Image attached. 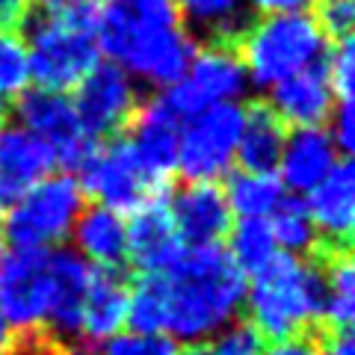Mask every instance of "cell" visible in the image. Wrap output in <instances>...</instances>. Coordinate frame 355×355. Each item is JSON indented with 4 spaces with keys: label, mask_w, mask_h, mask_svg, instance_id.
<instances>
[{
    "label": "cell",
    "mask_w": 355,
    "mask_h": 355,
    "mask_svg": "<svg viewBox=\"0 0 355 355\" xmlns=\"http://www.w3.org/2000/svg\"><path fill=\"white\" fill-rule=\"evenodd\" d=\"M326 74L338 101H352V77H355V57H352V39L338 42L326 53Z\"/></svg>",
    "instance_id": "obj_31"
},
{
    "label": "cell",
    "mask_w": 355,
    "mask_h": 355,
    "mask_svg": "<svg viewBox=\"0 0 355 355\" xmlns=\"http://www.w3.org/2000/svg\"><path fill=\"white\" fill-rule=\"evenodd\" d=\"M18 119L27 133L39 137L44 146L53 151L57 163L69 166V169H80L86 157L98 148L95 137H89L83 130L77 110L69 95L62 92H48V89H33L24 92L18 101Z\"/></svg>",
    "instance_id": "obj_10"
},
{
    "label": "cell",
    "mask_w": 355,
    "mask_h": 355,
    "mask_svg": "<svg viewBox=\"0 0 355 355\" xmlns=\"http://www.w3.org/2000/svg\"><path fill=\"white\" fill-rule=\"evenodd\" d=\"M178 355H207V347H202V343H193L190 349H184V352H178Z\"/></svg>",
    "instance_id": "obj_41"
},
{
    "label": "cell",
    "mask_w": 355,
    "mask_h": 355,
    "mask_svg": "<svg viewBox=\"0 0 355 355\" xmlns=\"http://www.w3.org/2000/svg\"><path fill=\"white\" fill-rule=\"evenodd\" d=\"M157 279L163 291V335L172 340L202 343L219 335L246 299V275L219 243L187 246Z\"/></svg>",
    "instance_id": "obj_2"
},
{
    "label": "cell",
    "mask_w": 355,
    "mask_h": 355,
    "mask_svg": "<svg viewBox=\"0 0 355 355\" xmlns=\"http://www.w3.org/2000/svg\"><path fill=\"white\" fill-rule=\"evenodd\" d=\"M3 128H6V104L0 101V130H3Z\"/></svg>",
    "instance_id": "obj_42"
},
{
    "label": "cell",
    "mask_w": 355,
    "mask_h": 355,
    "mask_svg": "<svg viewBox=\"0 0 355 355\" xmlns=\"http://www.w3.org/2000/svg\"><path fill=\"white\" fill-rule=\"evenodd\" d=\"M27 15V0H0V30H18Z\"/></svg>",
    "instance_id": "obj_36"
},
{
    "label": "cell",
    "mask_w": 355,
    "mask_h": 355,
    "mask_svg": "<svg viewBox=\"0 0 355 355\" xmlns=\"http://www.w3.org/2000/svg\"><path fill=\"white\" fill-rule=\"evenodd\" d=\"M287 125L272 113L270 104H249L243 113V130L237 142V163L243 172L272 175L279 169Z\"/></svg>",
    "instance_id": "obj_21"
},
{
    "label": "cell",
    "mask_w": 355,
    "mask_h": 355,
    "mask_svg": "<svg viewBox=\"0 0 355 355\" xmlns=\"http://www.w3.org/2000/svg\"><path fill=\"white\" fill-rule=\"evenodd\" d=\"M323 282L317 263L293 254H275L249 291V329L258 340L282 343L302 338L311 323H320Z\"/></svg>",
    "instance_id": "obj_3"
},
{
    "label": "cell",
    "mask_w": 355,
    "mask_h": 355,
    "mask_svg": "<svg viewBox=\"0 0 355 355\" xmlns=\"http://www.w3.org/2000/svg\"><path fill=\"white\" fill-rule=\"evenodd\" d=\"M175 0H101L95 39L113 65L157 86H175L196 57Z\"/></svg>",
    "instance_id": "obj_1"
},
{
    "label": "cell",
    "mask_w": 355,
    "mask_h": 355,
    "mask_svg": "<svg viewBox=\"0 0 355 355\" xmlns=\"http://www.w3.org/2000/svg\"><path fill=\"white\" fill-rule=\"evenodd\" d=\"M74 110L83 130L95 139L119 137L139 110V98L128 71L119 65H95L74 89Z\"/></svg>",
    "instance_id": "obj_12"
},
{
    "label": "cell",
    "mask_w": 355,
    "mask_h": 355,
    "mask_svg": "<svg viewBox=\"0 0 355 355\" xmlns=\"http://www.w3.org/2000/svg\"><path fill=\"white\" fill-rule=\"evenodd\" d=\"M57 166L53 151L24 128L0 130V207L15 205Z\"/></svg>",
    "instance_id": "obj_18"
},
{
    "label": "cell",
    "mask_w": 355,
    "mask_h": 355,
    "mask_svg": "<svg viewBox=\"0 0 355 355\" xmlns=\"http://www.w3.org/2000/svg\"><path fill=\"white\" fill-rule=\"evenodd\" d=\"M270 228H272V237H275V246H282L287 254H314L320 246V234L314 228V219L308 214V205L296 196H284L279 207L272 210V219H270Z\"/></svg>",
    "instance_id": "obj_26"
},
{
    "label": "cell",
    "mask_w": 355,
    "mask_h": 355,
    "mask_svg": "<svg viewBox=\"0 0 355 355\" xmlns=\"http://www.w3.org/2000/svg\"><path fill=\"white\" fill-rule=\"evenodd\" d=\"M128 146L137 154L139 166L146 169L157 187H169V178L178 169V142H181V119H178L169 104L154 98L146 107H139L130 119Z\"/></svg>",
    "instance_id": "obj_14"
},
{
    "label": "cell",
    "mask_w": 355,
    "mask_h": 355,
    "mask_svg": "<svg viewBox=\"0 0 355 355\" xmlns=\"http://www.w3.org/2000/svg\"><path fill=\"white\" fill-rule=\"evenodd\" d=\"M83 210V190L71 175H48L12 205L3 234L15 249H51L71 234Z\"/></svg>",
    "instance_id": "obj_6"
},
{
    "label": "cell",
    "mask_w": 355,
    "mask_h": 355,
    "mask_svg": "<svg viewBox=\"0 0 355 355\" xmlns=\"http://www.w3.org/2000/svg\"><path fill=\"white\" fill-rule=\"evenodd\" d=\"M80 175V190L92 193L104 207L116 214H133L137 207L157 196H166L163 187H157L139 166L137 154L128 146V139L116 137L113 142H98V148L89 154L86 163L77 169Z\"/></svg>",
    "instance_id": "obj_9"
},
{
    "label": "cell",
    "mask_w": 355,
    "mask_h": 355,
    "mask_svg": "<svg viewBox=\"0 0 355 355\" xmlns=\"http://www.w3.org/2000/svg\"><path fill=\"white\" fill-rule=\"evenodd\" d=\"M125 228H128L125 258H130V263L142 275L166 272L187 249L172 222L169 198L166 196H157L142 207H137L130 214V222H125Z\"/></svg>",
    "instance_id": "obj_13"
},
{
    "label": "cell",
    "mask_w": 355,
    "mask_h": 355,
    "mask_svg": "<svg viewBox=\"0 0 355 355\" xmlns=\"http://www.w3.org/2000/svg\"><path fill=\"white\" fill-rule=\"evenodd\" d=\"M30 3H36L42 12H53V9H62L65 3H71V0H30Z\"/></svg>",
    "instance_id": "obj_39"
},
{
    "label": "cell",
    "mask_w": 355,
    "mask_h": 355,
    "mask_svg": "<svg viewBox=\"0 0 355 355\" xmlns=\"http://www.w3.org/2000/svg\"><path fill=\"white\" fill-rule=\"evenodd\" d=\"M252 3L266 15H284V12H299L302 6H308V0H252Z\"/></svg>",
    "instance_id": "obj_38"
},
{
    "label": "cell",
    "mask_w": 355,
    "mask_h": 355,
    "mask_svg": "<svg viewBox=\"0 0 355 355\" xmlns=\"http://www.w3.org/2000/svg\"><path fill=\"white\" fill-rule=\"evenodd\" d=\"M74 240L92 266H113L119 270L128 252V228L116 210L104 205L89 207L74 222Z\"/></svg>",
    "instance_id": "obj_23"
},
{
    "label": "cell",
    "mask_w": 355,
    "mask_h": 355,
    "mask_svg": "<svg viewBox=\"0 0 355 355\" xmlns=\"http://www.w3.org/2000/svg\"><path fill=\"white\" fill-rule=\"evenodd\" d=\"M266 355H317V343H311L308 338H293V340L272 343V349Z\"/></svg>",
    "instance_id": "obj_37"
},
{
    "label": "cell",
    "mask_w": 355,
    "mask_h": 355,
    "mask_svg": "<svg viewBox=\"0 0 355 355\" xmlns=\"http://www.w3.org/2000/svg\"><path fill=\"white\" fill-rule=\"evenodd\" d=\"M172 222L184 246H214L231 228V207L214 181H190L169 202Z\"/></svg>",
    "instance_id": "obj_15"
},
{
    "label": "cell",
    "mask_w": 355,
    "mask_h": 355,
    "mask_svg": "<svg viewBox=\"0 0 355 355\" xmlns=\"http://www.w3.org/2000/svg\"><path fill=\"white\" fill-rule=\"evenodd\" d=\"M178 12H187L196 30L207 36V44H231L246 30V3L243 0H175Z\"/></svg>",
    "instance_id": "obj_24"
},
{
    "label": "cell",
    "mask_w": 355,
    "mask_h": 355,
    "mask_svg": "<svg viewBox=\"0 0 355 355\" xmlns=\"http://www.w3.org/2000/svg\"><path fill=\"white\" fill-rule=\"evenodd\" d=\"M98 355H178V343L169 335H146V331H119L95 349Z\"/></svg>",
    "instance_id": "obj_29"
},
{
    "label": "cell",
    "mask_w": 355,
    "mask_h": 355,
    "mask_svg": "<svg viewBox=\"0 0 355 355\" xmlns=\"http://www.w3.org/2000/svg\"><path fill=\"white\" fill-rule=\"evenodd\" d=\"M338 163V146L331 137L320 128H296L284 139L282 148V187L293 193H311L323 178L335 169Z\"/></svg>",
    "instance_id": "obj_20"
},
{
    "label": "cell",
    "mask_w": 355,
    "mask_h": 355,
    "mask_svg": "<svg viewBox=\"0 0 355 355\" xmlns=\"http://www.w3.org/2000/svg\"><path fill=\"white\" fill-rule=\"evenodd\" d=\"M92 275V263H86L77 252L51 249V311L48 323L51 335L60 338L65 347H74L80 338V314L83 299Z\"/></svg>",
    "instance_id": "obj_17"
},
{
    "label": "cell",
    "mask_w": 355,
    "mask_h": 355,
    "mask_svg": "<svg viewBox=\"0 0 355 355\" xmlns=\"http://www.w3.org/2000/svg\"><path fill=\"white\" fill-rule=\"evenodd\" d=\"M225 202L240 219H266L284 198V187L275 175L263 172H234L228 178Z\"/></svg>",
    "instance_id": "obj_25"
},
{
    "label": "cell",
    "mask_w": 355,
    "mask_h": 355,
    "mask_svg": "<svg viewBox=\"0 0 355 355\" xmlns=\"http://www.w3.org/2000/svg\"><path fill=\"white\" fill-rule=\"evenodd\" d=\"M243 110L240 104H216L205 113L193 116L181 128L178 142V169L187 181H214L231 172L237 157V142L243 130Z\"/></svg>",
    "instance_id": "obj_7"
},
{
    "label": "cell",
    "mask_w": 355,
    "mask_h": 355,
    "mask_svg": "<svg viewBox=\"0 0 355 355\" xmlns=\"http://www.w3.org/2000/svg\"><path fill=\"white\" fill-rule=\"evenodd\" d=\"M305 205L320 234V246L349 249L355 228V169L349 157L335 163V169L311 190V202Z\"/></svg>",
    "instance_id": "obj_16"
},
{
    "label": "cell",
    "mask_w": 355,
    "mask_h": 355,
    "mask_svg": "<svg viewBox=\"0 0 355 355\" xmlns=\"http://www.w3.org/2000/svg\"><path fill=\"white\" fill-rule=\"evenodd\" d=\"M27 57L30 77L39 89L65 95L98 65L101 48L95 30L74 24L60 12H39L27 24Z\"/></svg>",
    "instance_id": "obj_5"
},
{
    "label": "cell",
    "mask_w": 355,
    "mask_h": 355,
    "mask_svg": "<svg viewBox=\"0 0 355 355\" xmlns=\"http://www.w3.org/2000/svg\"><path fill=\"white\" fill-rule=\"evenodd\" d=\"M323 62L272 86L270 107L284 125L320 128V121L329 119L331 104H335V92H331V83H329Z\"/></svg>",
    "instance_id": "obj_19"
},
{
    "label": "cell",
    "mask_w": 355,
    "mask_h": 355,
    "mask_svg": "<svg viewBox=\"0 0 355 355\" xmlns=\"http://www.w3.org/2000/svg\"><path fill=\"white\" fill-rule=\"evenodd\" d=\"M246 69L231 44H205L196 51L187 74L166 89L163 101L178 119H193L207 107L228 104L246 92Z\"/></svg>",
    "instance_id": "obj_8"
},
{
    "label": "cell",
    "mask_w": 355,
    "mask_h": 355,
    "mask_svg": "<svg viewBox=\"0 0 355 355\" xmlns=\"http://www.w3.org/2000/svg\"><path fill=\"white\" fill-rule=\"evenodd\" d=\"M51 311V249H15L0 258V317L6 326L42 329Z\"/></svg>",
    "instance_id": "obj_11"
},
{
    "label": "cell",
    "mask_w": 355,
    "mask_h": 355,
    "mask_svg": "<svg viewBox=\"0 0 355 355\" xmlns=\"http://www.w3.org/2000/svg\"><path fill=\"white\" fill-rule=\"evenodd\" d=\"M207 355H261V340L249 326H234L222 331L214 347H207Z\"/></svg>",
    "instance_id": "obj_33"
},
{
    "label": "cell",
    "mask_w": 355,
    "mask_h": 355,
    "mask_svg": "<svg viewBox=\"0 0 355 355\" xmlns=\"http://www.w3.org/2000/svg\"><path fill=\"white\" fill-rule=\"evenodd\" d=\"M0 355H71V349L60 338H53L48 329H24L15 338H9Z\"/></svg>",
    "instance_id": "obj_32"
},
{
    "label": "cell",
    "mask_w": 355,
    "mask_h": 355,
    "mask_svg": "<svg viewBox=\"0 0 355 355\" xmlns=\"http://www.w3.org/2000/svg\"><path fill=\"white\" fill-rule=\"evenodd\" d=\"M9 338H12V335H9V326H6V320H3V317H0V352H3V349H6V343H9Z\"/></svg>",
    "instance_id": "obj_40"
},
{
    "label": "cell",
    "mask_w": 355,
    "mask_h": 355,
    "mask_svg": "<svg viewBox=\"0 0 355 355\" xmlns=\"http://www.w3.org/2000/svg\"><path fill=\"white\" fill-rule=\"evenodd\" d=\"M331 142L347 154L355 148V110H352V101L338 104V116L331 119Z\"/></svg>",
    "instance_id": "obj_34"
},
{
    "label": "cell",
    "mask_w": 355,
    "mask_h": 355,
    "mask_svg": "<svg viewBox=\"0 0 355 355\" xmlns=\"http://www.w3.org/2000/svg\"><path fill=\"white\" fill-rule=\"evenodd\" d=\"M317 355H355L352 329H320Z\"/></svg>",
    "instance_id": "obj_35"
},
{
    "label": "cell",
    "mask_w": 355,
    "mask_h": 355,
    "mask_svg": "<svg viewBox=\"0 0 355 355\" xmlns=\"http://www.w3.org/2000/svg\"><path fill=\"white\" fill-rule=\"evenodd\" d=\"M314 24L326 39L347 42L355 27V0H317Z\"/></svg>",
    "instance_id": "obj_30"
},
{
    "label": "cell",
    "mask_w": 355,
    "mask_h": 355,
    "mask_svg": "<svg viewBox=\"0 0 355 355\" xmlns=\"http://www.w3.org/2000/svg\"><path fill=\"white\" fill-rule=\"evenodd\" d=\"M314 263L323 282V329H352L355 317V270L349 249H323L317 246Z\"/></svg>",
    "instance_id": "obj_22"
},
{
    "label": "cell",
    "mask_w": 355,
    "mask_h": 355,
    "mask_svg": "<svg viewBox=\"0 0 355 355\" xmlns=\"http://www.w3.org/2000/svg\"><path fill=\"white\" fill-rule=\"evenodd\" d=\"M234 51L258 86H275L326 60L329 44L311 15H266L240 33Z\"/></svg>",
    "instance_id": "obj_4"
},
{
    "label": "cell",
    "mask_w": 355,
    "mask_h": 355,
    "mask_svg": "<svg viewBox=\"0 0 355 355\" xmlns=\"http://www.w3.org/2000/svg\"><path fill=\"white\" fill-rule=\"evenodd\" d=\"M0 249H3V214H0Z\"/></svg>",
    "instance_id": "obj_43"
},
{
    "label": "cell",
    "mask_w": 355,
    "mask_h": 355,
    "mask_svg": "<svg viewBox=\"0 0 355 355\" xmlns=\"http://www.w3.org/2000/svg\"><path fill=\"white\" fill-rule=\"evenodd\" d=\"M228 231H231V252L228 254L243 275L263 272L266 266L272 263L275 254H279L270 219H237V225Z\"/></svg>",
    "instance_id": "obj_27"
},
{
    "label": "cell",
    "mask_w": 355,
    "mask_h": 355,
    "mask_svg": "<svg viewBox=\"0 0 355 355\" xmlns=\"http://www.w3.org/2000/svg\"><path fill=\"white\" fill-rule=\"evenodd\" d=\"M30 83L27 42L18 30H0V101L24 95Z\"/></svg>",
    "instance_id": "obj_28"
}]
</instances>
